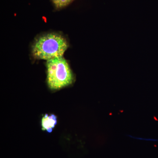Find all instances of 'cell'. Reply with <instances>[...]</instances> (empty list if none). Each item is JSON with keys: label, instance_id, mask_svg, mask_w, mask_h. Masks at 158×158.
<instances>
[{"label": "cell", "instance_id": "obj_2", "mask_svg": "<svg viewBox=\"0 0 158 158\" xmlns=\"http://www.w3.org/2000/svg\"><path fill=\"white\" fill-rule=\"evenodd\" d=\"M46 65L47 82L50 90H60L73 83V74L68 62L63 56L47 60Z\"/></svg>", "mask_w": 158, "mask_h": 158}, {"label": "cell", "instance_id": "obj_1", "mask_svg": "<svg viewBox=\"0 0 158 158\" xmlns=\"http://www.w3.org/2000/svg\"><path fill=\"white\" fill-rule=\"evenodd\" d=\"M69 47L66 39L61 34L50 33L37 37L32 46L34 59L46 61L62 57Z\"/></svg>", "mask_w": 158, "mask_h": 158}, {"label": "cell", "instance_id": "obj_3", "mask_svg": "<svg viewBox=\"0 0 158 158\" xmlns=\"http://www.w3.org/2000/svg\"><path fill=\"white\" fill-rule=\"evenodd\" d=\"M57 123V117L54 114H46L41 120V129L49 133L52 132Z\"/></svg>", "mask_w": 158, "mask_h": 158}, {"label": "cell", "instance_id": "obj_4", "mask_svg": "<svg viewBox=\"0 0 158 158\" xmlns=\"http://www.w3.org/2000/svg\"><path fill=\"white\" fill-rule=\"evenodd\" d=\"M73 0H53L55 6L58 9L67 6Z\"/></svg>", "mask_w": 158, "mask_h": 158}]
</instances>
